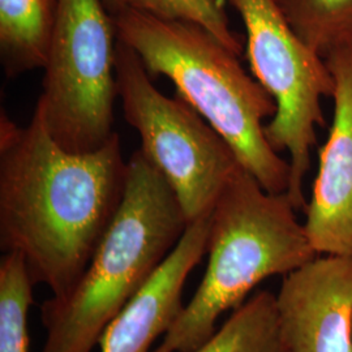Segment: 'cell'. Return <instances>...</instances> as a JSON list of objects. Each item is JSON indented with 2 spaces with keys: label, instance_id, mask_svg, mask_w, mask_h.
<instances>
[{
  "label": "cell",
  "instance_id": "1",
  "mask_svg": "<svg viewBox=\"0 0 352 352\" xmlns=\"http://www.w3.org/2000/svg\"><path fill=\"white\" fill-rule=\"evenodd\" d=\"M128 162L115 132L98 151L71 153L34 110L19 126L0 115V248L19 253L55 298L88 267L124 197Z\"/></svg>",
  "mask_w": 352,
  "mask_h": 352
},
{
  "label": "cell",
  "instance_id": "2",
  "mask_svg": "<svg viewBox=\"0 0 352 352\" xmlns=\"http://www.w3.org/2000/svg\"><path fill=\"white\" fill-rule=\"evenodd\" d=\"M113 19L118 39L138 52L151 78L167 77L265 190L286 193L289 162L272 148L263 124L277 104L244 71L239 55L195 23L166 21L131 7Z\"/></svg>",
  "mask_w": 352,
  "mask_h": 352
},
{
  "label": "cell",
  "instance_id": "3",
  "mask_svg": "<svg viewBox=\"0 0 352 352\" xmlns=\"http://www.w3.org/2000/svg\"><path fill=\"white\" fill-rule=\"evenodd\" d=\"M175 192L136 151L124 197L75 286L41 305L42 352H91L103 330L142 289L188 227Z\"/></svg>",
  "mask_w": 352,
  "mask_h": 352
},
{
  "label": "cell",
  "instance_id": "4",
  "mask_svg": "<svg viewBox=\"0 0 352 352\" xmlns=\"http://www.w3.org/2000/svg\"><path fill=\"white\" fill-rule=\"evenodd\" d=\"M286 193L265 190L240 166L210 213L208 265L196 294L151 352H195L217 321L265 279L287 276L317 256Z\"/></svg>",
  "mask_w": 352,
  "mask_h": 352
},
{
  "label": "cell",
  "instance_id": "5",
  "mask_svg": "<svg viewBox=\"0 0 352 352\" xmlns=\"http://www.w3.org/2000/svg\"><path fill=\"white\" fill-rule=\"evenodd\" d=\"M116 25L103 0H59L37 111L71 153L98 151L113 133Z\"/></svg>",
  "mask_w": 352,
  "mask_h": 352
},
{
  "label": "cell",
  "instance_id": "6",
  "mask_svg": "<svg viewBox=\"0 0 352 352\" xmlns=\"http://www.w3.org/2000/svg\"><path fill=\"white\" fill-rule=\"evenodd\" d=\"M115 75L126 123L141 139V153L175 192L188 223L210 213L239 168V160L188 102L166 97L151 82L138 52L116 39Z\"/></svg>",
  "mask_w": 352,
  "mask_h": 352
},
{
  "label": "cell",
  "instance_id": "7",
  "mask_svg": "<svg viewBox=\"0 0 352 352\" xmlns=\"http://www.w3.org/2000/svg\"><path fill=\"white\" fill-rule=\"evenodd\" d=\"M225 1L244 23L252 74L277 104V113L265 126V136L277 153H289L286 195L298 212H304V177L317 142L316 129L325 126L321 102L333 97L334 78L327 62L295 34L274 0Z\"/></svg>",
  "mask_w": 352,
  "mask_h": 352
},
{
  "label": "cell",
  "instance_id": "8",
  "mask_svg": "<svg viewBox=\"0 0 352 352\" xmlns=\"http://www.w3.org/2000/svg\"><path fill=\"white\" fill-rule=\"evenodd\" d=\"M278 321L289 352H352V257L317 254L283 277Z\"/></svg>",
  "mask_w": 352,
  "mask_h": 352
},
{
  "label": "cell",
  "instance_id": "9",
  "mask_svg": "<svg viewBox=\"0 0 352 352\" xmlns=\"http://www.w3.org/2000/svg\"><path fill=\"white\" fill-rule=\"evenodd\" d=\"M325 62L336 82L334 115L304 227L317 254L352 257V47L334 51Z\"/></svg>",
  "mask_w": 352,
  "mask_h": 352
},
{
  "label": "cell",
  "instance_id": "10",
  "mask_svg": "<svg viewBox=\"0 0 352 352\" xmlns=\"http://www.w3.org/2000/svg\"><path fill=\"white\" fill-rule=\"evenodd\" d=\"M210 213L189 223L151 280L103 330L101 352H151L174 325L184 307V285L208 251Z\"/></svg>",
  "mask_w": 352,
  "mask_h": 352
},
{
  "label": "cell",
  "instance_id": "11",
  "mask_svg": "<svg viewBox=\"0 0 352 352\" xmlns=\"http://www.w3.org/2000/svg\"><path fill=\"white\" fill-rule=\"evenodd\" d=\"M59 0H0V62L16 78L43 68Z\"/></svg>",
  "mask_w": 352,
  "mask_h": 352
},
{
  "label": "cell",
  "instance_id": "12",
  "mask_svg": "<svg viewBox=\"0 0 352 352\" xmlns=\"http://www.w3.org/2000/svg\"><path fill=\"white\" fill-rule=\"evenodd\" d=\"M195 352H289L278 321L276 294H254Z\"/></svg>",
  "mask_w": 352,
  "mask_h": 352
},
{
  "label": "cell",
  "instance_id": "13",
  "mask_svg": "<svg viewBox=\"0 0 352 352\" xmlns=\"http://www.w3.org/2000/svg\"><path fill=\"white\" fill-rule=\"evenodd\" d=\"M291 29L324 60L352 47V0H274Z\"/></svg>",
  "mask_w": 352,
  "mask_h": 352
},
{
  "label": "cell",
  "instance_id": "14",
  "mask_svg": "<svg viewBox=\"0 0 352 352\" xmlns=\"http://www.w3.org/2000/svg\"><path fill=\"white\" fill-rule=\"evenodd\" d=\"M33 286L23 257L4 253L0 260V352H29Z\"/></svg>",
  "mask_w": 352,
  "mask_h": 352
},
{
  "label": "cell",
  "instance_id": "15",
  "mask_svg": "<svg viewBox=\"0 0 352 352\" xmlns=\"http://www.w3.org/2000/svg\"><path fill=\"white\" fill-rule=\"evenodd\" d=\"M128 7L166 21L199 24L240 56L243 41L230 29L223 0H126Z\"/></svg>",
  "mask_w": 352,
  "mask_h": 352
},
{
  "label": "cell",
  "instance_id": "16",
  "mask_svg": "<svg viewBox=\"0 0 352 352\" xmlns=\"http://www.w3.org/2000/svg\"><path fill=\"white\" fill-rule=\"evenodd\" d=\"M103 4L107 8V11L111 13L113 16L118 14L120 11H123L124 8L128 7L126 0H103Z\"/></svg>",
  "mask_w": 352,
  "mask_h": 352
}]
</instances>
